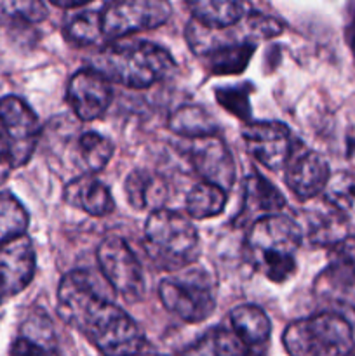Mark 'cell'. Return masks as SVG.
I'll return each instance as SVG.
<instances>
[{
    "mask_svg": "<svg viewBox=\"0 0 355 356\" xmlns=\"http://www.w3.org/2000/svg\"><path fill=\"white\" fill-rule=\"evenodd\" d=\"M167 127L180 138L200 139L209 136H219V125L216 118L205 108L198 104H183L171 113Z\"/></svg>",
    "mask_w": 355,
    "mask_h": 356,
    "instance_id": "obj_21",
    "label": "cell"
},
{
    "mask_svg": "<svg viewBox=\"0 0 355 356\" xmlns=\"http://www.w3.org/2000/svg\"><path fill=\"white\" fill-rule=\"evenodd\" d=\"M93 70L108 82L120 83L129 89H146L167 79L176 70L167 49L146 40L113 42L96 52Z\"/></svg>",
    "mask_w": 355,
    "mask_h": 356,
    "instance_id": "obj_3",
    "label": "cell"
},
{
    "mask_svg": "<svg viewBox=\"0 0 355 356\" xmlns=\"http://www.w3.org/2000/svg\"><path fill=\"white\" fill-rule=\"evenodd\" d=\"M303 232L298 221L277 214L258 219L246 236V257L251 266L274 284H284L298 270Z\"/></svg>",
    "mask_w": 355,
    "mask_h": 356,
    "instance_id": "obj_2",
    "label": "cell"
},
{
    "mask_svg": "<svg viewBox=\"0 0 355 356\" xmlns=\"http://www.w3.org/2000/svg\"><path fill=\"white\" fill-rule=\"evenodd\" d=\"M63 198L68 205L84 211L93 218H104L115 209V200L110 188L93 174H82L70 181L63 190Z\"/></svg>",
    "mask_w": 355,
    "mask_h": 356,
    "instance_id": "obj_16",
    "label": "cell"
},
{
    "mask_svg": "<svg viewBox=\"0 0 355 356\" xmlns=\"http://www.w3.org/2000/svg\"><path fill=\"white\" fill-rule=\"evenodd\" d=\"M190 13L198 24L209 30L221 31L242 23L249 14V6L235 0H200L190 3Z\"/></svg>",
    "mask_w": 355,
    "mask_h": 356,
    "instance_id": "obj_19",
    "label": "cell"
},
{
    "mask_svg": "<svg viewBox=\"0 0 355 356\" xmlns=\"http://www.w3.org/2000/svg\"><path fill=\"white\" fill-rule=\"evenodd\" d=\"M0 134L6 141L14 169L26 165L40 136L38 118L26 101L17 96L0 99Z\"/></svg>",
    "mask_w": 355,
    "mask_h": 356,
    "instance_id": "obj_9",
    "label": "cell"
},
{
    "mask_svg": "<svg viewBox=\"0 0 355 356\" xmlns=\"http://www.w3.org/2000/svg\"><path fill=\"white\" fill-rule=\"evenodd\" d=\"M256 44L247 40H223L204 54L205 68L212 75H239L251 63Z\"/></svg>",
    "mask_w": 355,
    "mask_h": 356,
    "instance_id": "obj_20",
    "label": "cell"
},
{
    "mask_svg": "<svg viewBox=\"0 0 355 356\" xmlns=\"http://www.w3.org/2000/svg\"><path fill=\"white\" fill-rule=\"evenodd\" d=\"M134 356H164V355H160V353H155V351H148L145 348V350L141 351V353H138V355H134Z\"/></svg>",
    "mask_w": 355,
    "mask_h": 356,
    "instance_id": "obj_38",
    "label": "cell"
},
{
    "mask_svg": "<svg viewBox=\"0 0 355 356\" xmlns=\"http://www.w3.org/2000/svg\"><path fill=\"white\" fill-rule=\"evenodd\" d=\"M226 191L209 183H197L184 200L187 214L191 219H211L221 214L226 207Z\"/></svg>",
    "mask_w": 355,
    "mask_h": 356,
    "instance_id": "obj_24",
    "label": "cell"
},
{
    "mask_svg": "<svg viewBox=\"0 0 355 356\" xmlns=\"http://www.w3.org/2000/svg\"><path fill=\"white\" fill-rule=\"evenodd\" d=\"M0 302H2V301H0Z\"/></svg>",
    "mask_w": 355,
    "mask_h": 356,
    "instance_id": "obj_40",
    "label": "cell"
},
{
    "mask_svg": "<svg viewBox=\"0 0 355 356\" xmlns=\"http://www.w3.org/2000/svg\"><path fill=\"white\" fill-rule=\"evenodd\" d=\"M58 315L103 356H134L145 350L138 323L108 299L100 278L90 271L73 270L61 278Z\"/></svg>",
    "mask_w": 355,
    "mask_h": 356,
    "instance_id": "obj_1",
    "label": "cell"
},
{
    "mask_svg": "<svg viewBox=\"0 0 355 356\" xmlns=\"http://www.w3.org/2000/svg\"><path fill=\"white\" fill-rule=\"evenodd\" d=\"M345 222L347 221L327 205L326 211H312L306 214V235L315 245L333 247L348 236L345 232Z\"/></svg>",
    "mask_w": 355,
    "mask_h": 356,
    "instance_id": "obj_23",
    "label": "cell"
},
{
    "mask_svg": "<svg viewBox=\"0 0 355 356\" xmlns=\"http://www.w3.org/2000/svg\"><path fill=\"white\" fill-rule=\"evenodd\" d=\"M17 336L33 341L37 344H42L45 348H54V350H58V337H56L54 325H52L47 313L40 308L28 313L26 318L21 322L19 334Z\"/></svg>",
    "mask_w": 355,
    "mask_h": 356,
    "instance_id": "obj_30",
    "label": "cell"
},
{
    "mask_svg": "<svg viewBox=\"0 0 355 356\" xmlns=\"http://www.w3.org/2000/svg\"><path fill=\"white\" fill-rule=\"evenodd\" d=\"M30 216L10 191L0 193V243L26 235Z\"/></svg>",
    "mask_w": 355,
    "mask_h": 356,
    "instance_id": "obj_28",
    "label": "cell"
},
{
    "mask_svg": "<svg viewBox=\"0 0 355 356\" xmlns=\"http://www.w3.org/2000/svg\"><path fill=\"white\" fill-rule=\"evenodd\" d=\"M13 163H10V156L9 152H7L6 141H3L2 134H0V184L9 177L10 170H13Z\"/></svg>",
    "mask_w": 355,
    "mask_h": 356,
    "instance_id": "obj_35",
    "label": "cell"
},
{
    "mask_svg": "<svg viewBox=\"0 0 355 356\" xmlns=\"http://www.w3.org/2000/svg\"><path fill=\"white\" fill-rule=\"evenodd\" d=\"M348 40H350V45L354 47V51H355V16H354V21H352V24H350V30H348Z\"/></svg>",
    "mask_w": 355,
    "mask_h": 356,
    "instance_id": "obj_37",
    "label": "cell"
},
{
    "mask_svg": "<svg viewBox=\"0 0 355 356\" xmlns=\"http://www.w3.org/2000/svg\"><path fill=\"white\" fill-rule=\"evenodd\" d=\"M56 7H59V9H80V7L86 6V2H52Z\"/></svg>",
    "mask_w": 355,
    "mask_h": 356,
    "instance_id": "obj_36",
    "label": "cell"
},
{
    "mask_svg": "<svg viewBox=\"0 0 355 356\" xmlns=\"http://www.w3.org/2000/svg\"><path fill=\"white\" fill-rule=\"evenodd\" d=\"M171 13V3L164 0H120L106 3L101 10L103 37L117 40L138 31L153 30L167 23Z\"/></svg>",
    "mask_w": 355,
    "mask_h": 356,
    "instance_id": "obj_8",
    "label": "cell"
},
{
    "mask_svg": "<svg viewBox=\"0 0 355 356\" xmlns=\"http://www.w3.org/2000/svg\"><path fill=\"white\" fill-rule=\"evenodd\" d=\"M247 153L268 170H282L294 149L291 131L282 122H249L242 127Z\"/></svg>",
    "mask_w": 355,
    "mask_h": 356,
    "instance_id": "obj_10",
    "label": "cell"
},
{
    "mask_svg": "<svg viewBox=\"0 0 355 356\" xmlns=\"http://www.w3.org/2000/svg\"><path fill=\"white\" fill-rule=\"evenodd\" d=\"M324 202L338 212L345 221L355 219V174H331L324 190Z\"/></svg>",
    "mask_w": 355,
    "mask_h": 356,
    "instance_id": "obj_25",
    "label": "cell"
},
{
    "mask_svg": "<svg viewBox=\"0 0 355 356\" xmlns=\"http://www.w3.org/2000/svg\"><path fill=\"white\" fill-rule=\"evenodd\" d=\"M284 207L285 198L278 188L261 174L253 172L244 179V204L235 222L239 226H251L258 219L281 214Z\"/></svg>",
    "mask_w": 355,
    "mask_h": 356,
    "instance_id": "obj_15",
    "label": "cell"
},
{
    "mask_svg": "<svg viewBox=\"0 0 355 356\" xmlns=\"http://www.w3.org/2000/svg\"><path fill=\"white\" fill-rule=\"evenodd\" d=\"M187 152L191 167L204 183L214 184L226 193L232 190L237 176L235 160L219 136L191 139Z\"/></svg>",
    "mask_w": 355,
    "mask_h": 356,
    "instance_id": "obj_11",
    "label": "cell"
},
{
    "mask_svg": "<svg viewBox=\"0 0 355 356\" xmlns=\"http://www.w3.org/2000/svg\"><path fill=\"white\" fill-rule=\"evenodd\" d=\"M249 348L225 327H212L195 339L181 356H249Z\"/></svg>",
    "mask_w": 355,
    "mask_h": 356,
    "instance_id": "obj_22",
    "label": "cell"
},
{
    "mask_svg": "<svg viewBox=\"0 0 355 356\" xmlns=\"http://www.w3.org/2000/svg\"><path fill=\"white\" fill-rule=\"evenodd\" d=\"M65 38L72 44L86 47V45L96 44L103 37V24H101V13L100 10L84 9L80 13L72 14L65 21L63 26Z\"/></svg>",
    "mask_w": 355,
    "mask_h": 356,
    "instance_id": "obj_27",
    "label": "cell"
},
{
    "mask_svg": "<svg viewBox=\"0 0 355 356\" xmlns=\"http://www.w3.org/2000/svg\"><path fill=\"white\" fill-rule=\"evenodd\" d=\"M282 344L289 356H350L355 332L343 315L324 312L289 323Z\"/></svg>",
    "mask_w": 355,
    "mask_h": 356,
    "instance_id": "obj_5",
    "label": "cell"
},
{
    "mask_svg": "<svg viewBox=\"0 0 355 356\" xmlns=\"http://www.w3.org/2000/svg\"><path fill=\"white\" fill-rule=\"evenodd\" d=\"M103 280L127 302L141 301L145 296V273L138 257L120 236H108L96 250Z\"/></svg>",
    "mask_w": 355,
    "mask_h": 356,
    "instance_id": "obj_7",
    "label": "cell"
},
{
    "mask_svg": "<svg viewBox=\"0 0 355 356\" xmlns=\"http://www.w3.org/2000/svg\"><path fill=\"white\" fill-rule=\"evenodd\" d=\"M111 97V83L93 68L73 73L66 86V101L82 122H94L103 117L110 108Z\"/></svg>",
    "mask_w": 355,
    "mask_h": 356,
    "instance_id": "obj_13",
    "label": "cell"
},
{
    "mask_svg": "<svg viewBox=\"0 0 355 356\" xmlns=\"http://www.w3.org/2000/svg\"><path fill=\"white\" fill-rule=\"evenodd\" d=\"M350 356H355V351H354V353H352V355H350Z\"/></svg>",
    "mask_w": 355,
    "mask_h": 356,
    "instance_id": "obj_39",
    "label": "cell"
},
{
    "mask_svg": "<svg viewBox=\"0 0 355 356\" xmlns=\"http://www.w3.org/2000/svg\"><path fill=\"white\" fill-rule=\"evenodd\" d=\"M242 23L247 37L258 38V40L275 38L284 31V23L274 16H267V14L249 13Z\"/></svg>",
    "mask_w": 355,
    "mask_h": 356,
    "instance_id": "obj_33",
    "label": "cell"
},
{
    "mask_svg": "<svg viewBox=\"0 0 355 356\" xmlns=\"http://www.w3.org/2000/svg\"><path fill=\"white\" fill-rule=\"evenodd\" d=\"M77 149L80 155V163H82L86 174H96L108 165V162L113 156V143L106 136L100 132H84L77 141Z\"/></svg>",
    "mask_w": 355,
    "mask_h": 356,
    "instance_id": "obj_26",
    "label": "cell"
},
{
    "mask_svg": "<svg viewBox=\"0 0 355 356\" xmlns=\"http://www.w3.org/2000/svg\"><path fill=\"white\" fill-rule=\"evenodd\" d=\"M143 243L155 268L167 273L191 266L200 252V238L191 219L169 209L150 212Z\"/></svg>",
    "mask_w": 355,
    "mask_h": 356,
    "instance_id": "obj_4",
    "label": "cell"
},
{
    "mask_svg": "<svg viewBox=\"0 0 355 356\" xmlns=\"http://www.w3.org/2000/svg\"><path fill=\"white\" fill-rule=\"evenodd\" d=\"M129 205L138 211H160L169 198L167 183L148 169H134L124 183Z\"/></svg>",
    "mask_w": 355,
    "mask_h": 356,
    "instance_id": "obj_17",
    "label": "cell"
},
{
    "mask_svg": "<svg viewBox=\"0 0 355 356\" xmlns=\"http://www.w3.org/2000/svg\"><path fill=\"white\" fill-rule=\"evenodd\" d=\"M47 17V7L33 0L0 2V24H37Z\"/></svg>",
    "mask_w": 355,
    "mask_h": 356,
    "instance_id": "obj_29",
    "label": "cell"
},
{
    "mask_svg": "<svg viewBox=\"0 0 355 356\" xmlns=\"http://www.w3.org/2000/svg\"><path fill=\"white\" fill-rule=\"evenodd\" d=\"M218 96V103H221L223 108L233 113L235 117L247 120L251 115V104H249V87L247 86H237V87H223V89L216 90Z\"/></svg>",
    "mask_w": 355,
    "mask_h": 356,
    "instance_id": "obj_32",
    "label": "cell"
},
{
    "mask_svg": "<svg viewBox=\"0 0 355 356\" xmlns=\"http://www.w3.org/2000/svg\"><path fill=\"white\" fill-rule=\"evenodd\" d=\"M329 261L338 277L355 285V236H345L329 247Z\"/></svg>",
    "mask_w": 355,
    "mask_h": 356,
    "instance_id": "obj_31",
    "label": "cell"
},
{
    "mask_svg": "<svg viewBox=\"0 0 355 356\" xmlns=\"http://www.w3.org/2000/svg\"><path fill=\"white\" fill-rule=\"evenodd\" d=\"M10 356H61L59 350L54 348H45L42 344L33 343L30 339L17 336L10 346Z\"/></svg>",
    "mask_w": 355,
    "mask_h": 356,
    "instance_id": "obj_34",
    "label": "cell"
},
{
    "mask_svg": "<svg viewBox=\"0 0 355 356\" xmlns=\"http://www.w3.org/2000/svg\"><path fill=\"white\" fill-rule=\"evenodd\" d=\"M218 284L200 266L184 268L159 285V299L164 308L187 323H200L214 313Z\"/></svg>",
    "mask_w": 355,
    "mask_h": 356,
    "instance_id": "obj_6",
    "label": "cell"
},
{
    "mask_svg": "<svg viewBox=\"0 0 355 356\" xmlns=\"http://www.w3.org/2000/svg\"><path fill=\"white\" fill-rule=\"evenodd\" d=\"M284 169L285 186L298 200L303 202L322 195L331 177L329 165L324 156H320L313 149L305 148L301 143L294 145V149Z\"/></svg>",
    "mask_w": 355,
    "mask_h": 356,
    "instance_id": "obj_12",
    "label": "cell"
},
{
    "mask_svg": "<svg viewBox=\"0 0 355 356\" xmlns=\"http://www.w3.org/2000/svg\"><path fill=\"white\" fill-rule=\"evenodd\" d=\"M37 270L33 242L28 235L0 243V301L21 294Z\"/></svg>",
    "mask_w": 355,
    "mask_h": 356,
    "instance_id": "obj_14",
    "label": "cell"
},
{
    "mask_svg": "<svg viewBox=\"0 0 355 356\" xmlns=\"http://www.w3.org/2000/svg\"><path fill=\"white\" fill-rule=\"evenodd\" d=\"M230 330L249 350H256L270 339L271 322L260 306L240 305L230 312Z\"/></svg>",
    "mask_w": 355,
    "mask_h": 356,
    "instance_id": "obj_18",
    "label": "cell"
}]
</instances>
